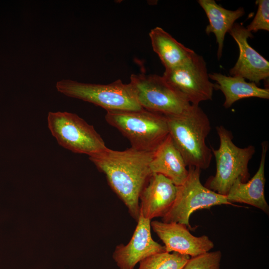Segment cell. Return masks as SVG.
Masks as SVG:
<instances>
[{
  "label": "cell",
  "mask_w": 269,
  "mask_h": 269,
  "mask_svg": "<svg viewBox=\"0 0 269 269\" xmlns=\"http://www.w3.org/2000/svg\"><path fill=\"white\" fill-rule=\"evenodd\" d=\"M149 36L152 49L158 56L165 69L182 65L190 59L195 52L178 42L160 27L151 29Z\"/></svg>",
  "instance_id": "cell-17"
},
{
  "label": "cell",
  "mask_w": 269,
  "mask_h": 269,
  "mask_svg": "<svg viewBox=\"0 0 269 269\" xmlns=\"http://www.w3.org/2000/svg\"><path fill=\"white\" fill-rule=\"evenodd\" d=\"M220 141L219 147H211L215 157L216 171L210 176L205 186L221 195L226 196L232 185L237 179L243 182L250 178L248 164L255 153V147L250 145L241 148L233 141L231 131L223 126L216 127Z\"/></svg>",
  "instance_id": "cell-4"
},
{
  "label": "cell",
  "mask_w": 269,
  "mask_h": 269,
  "mask_svg": "<svg viewBox=\"0 0 269 269\" xmlns=\"http://www.w3.org/2000/svg\"><path fill=\"white\" fill-rule=\"evenodd\" d=\"M142 109L165 116L184 113L191 104L157 74H132L129 83Z\"/></svg>",
  "instance_id": "cell-8"
},
{
  "label": "cell",
  "mask_w": 269,
  "mask_h": 269,
  "mask_svg": "<svg viewBox=\"0 0 269 269\" xmlns=\"http://www.w3.org/2000/svg\"><path fill=\"white\" fill-rule=\"evenodd\" d=\"M209 78L216 82L215 89H219L225 98L223 106L229 108L237 101L252 97L269 99V89L259 87L238 76H226L220 73L209 74Z\"/></svg>",
  "instance_id": "cell-18"
},
{
  "label": "cell",
  "mask_w": 269,
  "mask_h": 269,
  "mask_svg": "<svg viewBox=\"0 0 269 269\" xmlns=\"http://www.w3.org/2000/svg\"><path fill=\"white\" fill-rule=\"evenodd\" d=\"M228 33L237 43L239 55L235 65L230 70L232 76L248 79L257 85L269 77V62L254 49L248 39L253 37L242 24L235 23Z\"/></svg>",
  "instance_id": "cell-10"
},
{
  "label": "cell",
  "mask_w": 269,
  "mask_h": 269,
  "mask_svg": "<svg viewBox=\"0 0 269 269\" xmlns=\"http://www.w3.org/2000/svg\"><path fill=\"white\" fill-rule=\"evenodd\" d=\"M149 168L151 174L163 175L177 186L186 180L187 165L169 134L154 150Z\"/></svg>",
  "instance_id": "cell-15"
},
{
  "label": "cell",
  "mask_w": 269,
  "mask_h": 269,
  "mask_svg": "<svg viewBox=\"0 0 269 269\" xmlns=\"http://www.w3.org/2000/svg\"><path fill=\"white\" fill-rule=\"evenodd\" d=\"M150 226L168 253L177 252L193 257L208 252L214 247L207 236H194L183 224L155 220L150 222Z\"/></svg>",
  "instance_id": "cell-11"
},
{
  "label": "cell",
  "mask_w": 269,
  "mask_h": 269,
  "mask_svg": "<svg viewBox=\"0 0 269 269\" xmlns=\"http://www.w3.org/2000/svg\"><path fill=\"white\" fill-rule=\"evenodd\" d=\"M258 5L256 14L252 22L246 27L251 32H256L260 30L269 31V0H257Z\"/></svg>",
  "instance_id": "cell-21"
},
{
  "label": "cell",
  "mask_w": 269,
  "mask_h": 269,
  "mask_svg": "<svg viewBox=\"0 0 269 269\" xmlns=\"http://www.w3.org/2000/svg\"><path fill=\"white\" fill-rule=\"evenodd\" d=\"M47 124L58 143L73 152L90 156L107 148L94 127L76 114L49 112Z\"/></svg>",
  "instance_id": "cell-6"
},
{
  "label": "cell",
  "mask_w": 269,
  "mask_h": 269,
  "mask_svg": "<svg viewBox=\"0 0 269 269\" xmlns=\"http://www.w3.org/2000/svg\"><path fill=\"white\" fill-rule=\"evenodd\" d=\"M162 76L191 105L212 99L215 84L210 80L204 58L196 52L182 65L165 69Z\"/></svg>",
  "instance_id": "cell-9"
},
{
  "label": "cell",
  "mask_w": 269,
  "mask_h": 269,
  "mask_svg": "<svg viewBox=\"0 0 269 269\" xmlns=\"http://www.w3.org/2000/svg\"><path fill=\"white\" fill-rule=\"evenodd\" d=\"M269 147L268 141L262 142V152L259 167L253 177L246 182L237 179L226 195L230 203H245L256 207L267 214L269 206L265 196V167Z\"/></svg>",
  "instance_id": "cell-14"
},
{
  "label": "cell",
  "mask_w": 269,
  "mask_h": 269,
  "mask_svg": "<svg viewBox=\"0 0 269 269\" xmlns=\"http://www.w3.org/2000/svg\"><path fill=\"white\" fill-rule=\"evenodd\" d=\"M169 134L187 167L208 168L213 156L206 138L211 130L210 120L199 105H191L184 113L165 116Z\"/></svg>",
  "instance_id": "cell-2"
},
{
  "label": "cell",
  "mask_w": 269,
  "mask_h": 269,
  "mask_svg": "<svg viewBox=\"0 0 269 269\" xmlns=\"http://www.w3.org/2000/svg\"><path fill=\"white\" fill-rule=\"evenodd\" d=\"M137 223L129 242L126 245H118L113 254V258L120 269H134L146 258L166 252L164 246L152 238L150 220L140 213Z\"/></svg>",
  "instance_id": "cell-12"
},
{
  "label": "cell",
  "mask_w": 269,
  "mask_h": 269,
  "mask_svg": "<svg viewBox=\"0 0 269 269\" xmlns=\"http://www.w3.org/2000/svg\"><path fill=\"white\" fill-rule=\"evenodd\" d=\"M222 253L218 250L190 258L183 269H220Z\"/></svg>",
  "instance_id": "cell-20"
},
{
  "label": "cell",
  "mask_w": 269,
  "mask_h": 269,
  "mask_svg": "<svg viewBox=\"0 0 269 269\" xmlns=\"http://www.w3.org/2000/svg\"><path fill=\"white\" fill-rule=\"evenodd\" d=\"M189 256L164 252L150 256L139 262L138 269H183Z\"/></svg>",
  "instance_id": "cell-19"
},
{
  "label": "cell",
  "mask_w": 269,
  "mask_h": 269,
  "mask_svg": "<svg viewBox=\"0 0 269 269\" xmlns=\"http://www.w3.org/2000/svg\"><path fill=\"white\" fill-rule=\"evenodd\" d=\"M105 120L139 150L154 151L169 134L166 116L144 109L108 111Z\"/></svg>",
  "instance_id": "cell-3"
},
{
  "label": "cell",
  "mask_w": 269,
  "mask_h": 269,
  "mask_svg": "<svg viewBox=\"0 0 269 269\" xmlns=\"http://www.w3.org/2000/svg\"><path fill=\"white\" fill-rule=\"evenodd\" d=\"M56 88L64 95L92 103L107 112L142 109L137 101L131 84H125L120 79L108 84L63 79L57 82Z\"/></svg>",
  "instance_id": "cell-5"
},
{
  "label": "cell",
  "mask_w": 269,
  "mask_h": 269,
  "mask_svg": "<svg viewBox=\"0 0 269 269\" xmlns=\"http://www.w3.org/2000/svg\"><path fill=\"white\" fill-rule=\"evenodd\" d=\"M177 187L164 175L151 174L139 196L140 213L150 220L163 217L174 202Z\"/></svg>",
  "instance_id": "cell-13"
},
{
  "label": "cell",
  "mask_w": 269,
  "mask_h": 269,
  "mask_svg": "<svg viewBox=\"0 0 269 269\" xmlns=\"http://www.w3.org/2000/svg\"><path fill=\"white\" fill-rule=\"evenodd\" d=\"M198 3L204 10L209 20L205 32L209 35L214 33L218 43L217 58L222 55L225 36L232 27L235 21L245 14L243 7L229 10L217 3L214 0H198Z\"/></svg>",
  "instance_id": "cell-16"
},
{
  "label": "cell",
  "mask_w": 269,
  "mask_h": 269,
  "mask_svg": "<svg viewBox=\"0 0 269 269\" xmlns=\"http://www.w3.org/2000/svg\"><path fill=\"white\" fill-rule=\"evenodd\" d=\"M188 173L185 181L177 187L174 202L167 213L162 217L165 223H179L190 228L189 218L195 211L208 209L214 206L232 204L226 196L217 193L203 185L200 181L201 170L188 167Z\"/></svg>",
  "instance_id": "cell-7"
},
{
  "label": "cell",
  "mask_w": 269,
  "mask_h": 269,
  "mask_svg": "<svg viewBox=\"0 0 269 269\" xmlns=\"http://www.w3.org/2000/svg\"><path fill=\"white\" fill-rule=\"evenodd\" d=\"M154 151L132 147L122 151L107 147L89 156L136 222L140 214L139 196L151 174L149 164Z\"/></svg>",
  "instance_id": "cell-1"
}]
</instances>
